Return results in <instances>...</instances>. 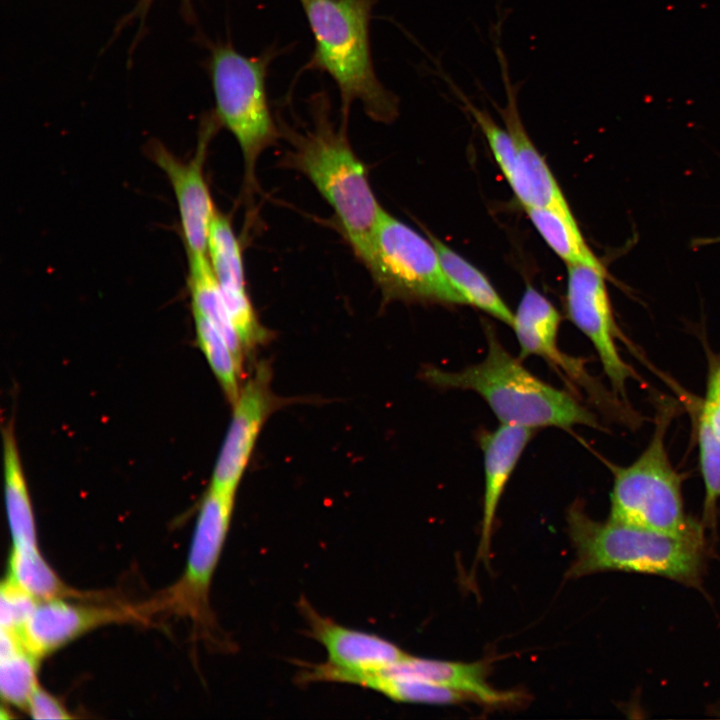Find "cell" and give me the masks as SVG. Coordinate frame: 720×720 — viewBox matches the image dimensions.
<instances>
[{
  "label": "cell",
  "mask_w": 720,
  "mask_h": 720,
  "mask_svg": "<svg viewBox=\"0 0 720 720\" xmlns=\"http://www.w3.org/2000/svg\"><path fill=\"white\" fill-rule=\"evenodd\" d=\"M575 558L566 577L607 571L655 575L700 588L707 566L705 529L669 534L607 519H592L575 501L567 512Z\"/></svg>",
  "instance_id": "obj_1"
},
{
  "label": "cell",
  "mask_w": 720,
  "mask_h": 720,
  "mask_svg": "<svg viewBox=\"0 0 720 720\" xmlns=\"http://www.w3.org/2000/svg\"><path fill=\"white\" fill-rule=\"evenodd\" d=\"M484 359L458 371L434 366L423 370V378L439 389L471 390L480 395L501 424L532 429L588 426L600 429L596 416L570 393L541 380L521 359L512 356L491 327H486Z\"/></svg>",
  "instance_id": "obj_2"
},
{
  "label": "cell",
  "mask_w": 720,
  "mask_h": 720,
  "mask_svg": "<svg viewBox=\"0 0 720 720\" xmlns=\"http://www.w3.org/2000/svg\"><path fill=\"white\" fill-rule=\"evenodd\" d=\"M313 126L291 131L285 162L306 176L333 209L354 253L365 252L383 208L365 166L353 151L344 127L335 128L327 98H313Z\"/></svg>",
  "instance_id": "obj_3"
},
{
  "label": "cell",
  "mask_w": 720,
  "mask_h": 720,
  "mask_svg": "<svg viewBox=\"0 0 720 720\" xmlns=\"http://www.w3.org/2000/svg\"><path fill=\"white\" fill-rule=\"evenodd\" d=\"M314 38L308 67L336 83L343 116L360 101L367 115L391 123L399 99L379 81L372 62L369 25L375 0H301Z\"/></svg>",
  "instance_id": "obj_4"
},
{
  "label": "cell",
  "mask_w": 720,
  "mask_h": 720,
  "mask_svg": "<svg viewBox=\"0 0 720 720\" xmlns=\"http://www.w3.org/2000/svg\"><path fill=\"white\" fill-rule=\"evenodd\" d=\"M673 408L660 407L654 433L631 464L613 468L609 519L669 534L705 529L685 511L683 478L670 462L665 435Z\"/></svg>",
  "instance_id": "obj_5"
},
{
  "label": "cell",
  "mask_w": 720,
  "mask_h": 720,
  "mask_svg": "<svg viewBox=\"0 0 720 720\" xmlns=\"http://www.w3.org/2000/svg\"><path fill=\"white\" fill-rule=\"evenodd\" d=\"M271 54L249 57L230 42L210 46L207 71L215 100L214 115L237 140L246 178L255 180L259 156L272 146L279 129L272 117L266 90Z\"/></svg>",
  "instance_id": "obj_6"
},
{
  "label": "cell",
  "mask_w": 720,
  "mask_h": 720,
  "mask_svg": "<svg viewBox=\"0 0 720 720\" xmlns=\"http://www.w3.org/2000/svg\"><path fill=\"white\" fill-rule=\"evenodd\" d=\"M360 261L388 300L464 304L430 239L384 209Z\"/></svg>",
  "instance_id": "obj_7"
},
{
  "label": "cell",
  "mask_w": 720,
  "mask_h": 720,
  "mask_svg": "<svg viewBox=\"0 0 720 720\" xmlns=\"http://www.w3.org/2000/svg\"><path fill=\"white\" fill-rule=\"evenodd\" d=\"M299 608L306 619L311 637L327 652V661L306 665L301 681L345 683L354 675L380 671L408 654L378 635L352 629L321 615L306 600Z\"/></svg>",
  "instance_id": "obj_8"
},
{
  "label": "cell",
  "mask_w": 720,
  "mask_h": 720,
  "mask_svg": "<svg viewBox=\"0 0 720 720\" xmlns=\"http://www.w3.org/2000/svg\"><path fill=\"white\" fill-rule=\"evenodd\" d=\"M605 268L568 265L566 308L571 322L594 346L615 393L625 398L626 382L634 376L621 357L619 335L605 284Z\"/></svg>",
  "instance_id": "obj_9"
},
{
  "label": "cell",
  "mask_w": 720,
  "mask_h": 720,
  "mask_svg": "<svg viewBox=\"0 0 720 720\" xmlns=\"http://www.w3.org/2000/svg\"><path fill=\"white\" fill-rule=\"evenodd\" d=\"M235 494L208 487L201 502L181 581L172 592L173 604L191 617L208 621L209 590L229 531Z\"/></svg>",
  "instance_id": "obj_10"
},
{
  "label": "cell",
  "mask_w": 720,
  "mask_h": 720,
  "mask_svg": "<svg viewBox=\"0 0 720 720\" xmlns=\"http://www.w3.org/2000/svg\"><path fill=\"white\" fill-rule=\"evenodd\" d=\"M218 121L215 115L201 125L197 151L182 161L162 144L151 146L153 161L167 176L177 201L186 252L189 258L208 256V238L216 213L204 175V161L209 140Z\"/></svg>",
  "instance_id": "obj_11"
},
{
  "label": "cell",
  "mask_w": 720,
  "mask_h": 720,
  "mask_svg": "<svg viewBox=\"0 0 720 720\" xmlns=\"http://www.w3.org/2000/svg\"><path fill=\"white\" fill-rule=\"evenodd\" d=\"M268 369L259 366L232 404V417L209 487L236 494L261 430L273 408Z\"/></svg>",
  "instance_id": "obj_12"
},
{
  "label": "cell",
  "mask_w": 720,
  "mask_h": 720,
  "mask_svg": "<svg viewBox=\"0 0 720 720\" xmlns=\"http://www.w3.org/2000/svg\"><path fill=\"white\" fill-rule=\"evenodd\" d=\"M500 23L495 26L493 46L500 67L506 94V105L499 106L486 95L502 117L516 149L521 180V193L517 198L522 208L546 207L568 211L570 207L544 158L529 137L518 109V92L521 83H513L509 74L506 54L499 43Z\"/></svg>",
  "instance_id": "obj_13"
},
{
  "label": "cell",
  "mask_w": 720,
  "mask_h": 720,
  "mask_svg": "<svg viewBox=\"0 0 720 720\" xmlns=\"http://www.w3.org/2000/svg\"><path fill=\"white\" fill-rule=\"evenodd\" d=\"M208 257L235 331L247 353L267 338L245 286L241 246L230 221L216 211L208 238Z\"/></svg>",
  "instance_id": "obj_14"
},
{
  "label": "cell",
  "mask_w": 720,
  "mask_h": 720,
  "mask_svg": "<svg viewBox=\"0 0 720 720\" xmlns=\"http://www.w3.org/2000/svg\"><path fill=\"white\" fill-rule=\"evenodd\" d=\"M131 616L122 609L85 606L63 598L39 600L20 634L27 650L40 659L94 628Z\"/></svg>",
  "instance_id": "obj_15"
},
{
  "label": "cell",
  "mask_w": 720,
  "mask_h": 720,
  "mask_svg": "<svg viewBox=\"0 0 720 720\" xmlns=\"http://www.w3.org/2000/svg\"><path fill=\"white\" fill-rule=\"evenodd\" d=\"M535 435V429L510 424L500 426L480 437L484 459V495L480 542L477 556L489 560L492 532L500 499L507 483Z\"/></svg>",
  "instance_id": "obj_16"
},
{
  "label": "cell",
  "mask_w": 720,
  "mask_h": 720,
  "mask_svg": "<svg viewBox=\"0 0 720 720\" xmlns=\"http://www.w3.org/2000/svg\"><path fill=\"white\" fill-rule=\"evenodd\" d=\"M382 670L458 691L469 700L488 707L518 705L523 698L519 692L502 691L491 686L487 680V665L480 661L468 663L408 654L404 659Z\"/></svg>",
  "instance_id": "obj_17"
},
{
  "label": "cell",
  "mask_w": 720,
  "mask_h": 720,
  "mask_svg": "<svg viewBox=\"0 0 720 720\" xmlns=\"http://www.w3.org/2000/svg\"><path fill=\"white\" fill-rule=\"evenodd\" d=\"M561 316L556 307L538 290L528 285L513 316V328L521 360L538 356L548 360L558 349Z\"/></svg>",
  "instance_id": "obj_18"
},
{
  "label": "cell",
  "mask_w": 720,
  "mask_h": 720,
  "mask_svg": "<svg viewBox=\"0 0 720 720\" xmlns=\"http://www.w3.org/2000/svg\"><path fill=\"white\" fill-rule=\"evenodd\" d=\"M426 234L438 253L447 279L464 304H470L511 326L514 313L511 312L487 277L436 236L428 231Z\"/></svg>",
  "instance_id": "obj_19"
},
{
  "label": "cell",
  "mask_w": 720,
  "mask_h": 720,
  "mask_svg": "<svg viewBox=\"0 0 720 720\" xmlns=\"http://www.w3.org/2000/svg\"><path fill=\"white\" fill-rule=\"evenodd\" d=\"M4 498L13 547H38L32 502L11 427L3 432Z\"/></svg>",
  "instance_id": "obj_20"
},
{
  "label": "cell",
  "mask_w": 720,
  "mask_h": 720,
  "mask_svg": "<svg viewBox=\"0 0 720 720\" xmlns=\"http://www.w3.org/2000/svg\"><path fill=\"white\" fill-rule=\"evenodd\" d=\"M525 211L544 241L567 265L604 268L587 245L571 210L530 207Z\"/></svg>",
  "instance_id": "obj_21"
},
{
  "label": "cell",
  "mask_w": 720,
  "mask_h": 720,
  "mask_svg": "<svg viewBox=\"0 0 720 720\" xmlns=\"http://www.w3.org/2000/svg\"><path fill=\"white\" fill-rule=\"evenodd\" d=\"M188 261L193 313L205 317L221 330L243 364L246 352L229 317L209 257H193Z\"/></svg>",
  "instance_id": "obj_22"
},
{
  "label": "cell",
  "mask_w": 720,
  "mask_h": 720,
  "mask_svg": "<svg viewBox=\"0 0 720 720\" xmlns=\"http://www.w3.org/2000/svg\"><path fill=\"white\" fill-rule=\"evenodd\" d=\"M345 684L359 685L402 703L451 705L469 700L458 691L383 670L349 677Z\"/></svg>",
  "instance_id": "obj_23"
},
{
  "label": "cell",
  "mask_w": 720,
  "mask_h": 720,
  "mask_svg": "<svg viewBox=\"0 0 720 720\" xmlns=\"http://www.w3.org/2000/svg\"><path fill=\"white\" fill-rule=\"evenodd\" d=\"M11 581L38 600L72 597V592L39 552L38 547H13L9 556Z\"/></svg>",
  "instance_id": "obj_24"
},
{
  "label": "cell",
  "mask_w": 720,
  "mask_h": 720,
  "mask_svg": "<svg viewBox=\"0 0 720 720\" xmlns=\"http://www.w3.org/2000/svg\"><path fill=\"white\" fill-rule=\"evenodd\" d=\"M198 345L204 354L227 399L233 404L241 390L243 364L228 340L212 322L193 313Z\"/></svg>",
  "instance_id": "obj_25"
},
{
  "label": "cell",
  "mask_w": 720,
  "mask_h": 720,
  "mask_svg": "<svg viewBox=\"0 0 720 720\" xmlns=\"http://www.w3.org/2000/svg\"><path fill=\"white\" fill-rule=\"evenodd\" d=\"M443 77L485 136L499 168L516 198H518L521 193V180L516 149L510 133L506 128L499 126L485 109H480L474 105L451 79L447 76Z\"/></svg>",
  "instance_id": "obj_26"
},
{
  "label": "cell",
  "mask_w": 720,
  "mask_h": 720,
  "mask_svg": "<svg viewBox=\"0 0 720 720\" xmlns=\"http://www.w3.org/2000/svg\"><path fill=\"white\" fill-rule=\"evenodd\" d=\"M38 658L26 647L0 659V692L9 704L26 708L39 686L37 682Z\"/></svg>",
  "instance_id": "obj_27"
},
{
  "label": "cell",
  "mask_w": 720,
  "mask_h": 720,
  "mask_svg": "<svg viewBox=\"0 0 720 720\" xmlns=\"http://www.w3.org/2000/svg\"><path fill=\"white\" fill-rule=\"evenodd\" d=\"M38 601V599L6 577L0 589L1 628L21 632Z\"/></svg>",
  "instance_id": "obj_28"
},
{
  "label": "cell",
  "mask_w": 720,
  "mask_h": 720,
  "mask_svg": "<svg viewBox=\"0 0 720 720\" xmlns=\"http://www.w3.org/2000/svg\"><path fill=\"white\" fill-rule=\"evenodd\" d=\"M698 415L706 419L720 437V356L709 360L706 393Z\"/></svg>",
  "instance_id": "obj_29"
},
{
  "label": "cell",
  "mask_w": 720,
  "mask_h": 720,
  "mask_svg": "<svg viewBox=\"0 0 720 720\" xmlns=\"http://www.w3.org/2000/svg\"><path fill=\"white\" fill-rule=\"evenodd\" d=\"M27 711L34 719H70L71 715L53 695L40 688H36L32 694Z\"/></svg>",
  "instance_id": "obj_30"
},
{
  "label": "cell",
  "mask_w": 720,
  "mask_h": 720,
  "mask_svg": "<svg viewBox=\"0 0 720 720\" xmlns=\"http://www.w3.org/2000/svg\"><path fill=\"white\" fill-rule=\"evenodd\" d=\"M154 0H139L136 6L132 9L131 12H129L126 16H124L120 22L117 25V28L115 30V33H118L125 25H128L131 21L135 19H140V28L138 30V36L137 41L140 39V34L142 33V27L144 20L147 16V13L152 5ZM182 3V11L183 15L186 20L193 21L194 20V13H193V5L192 0H181ZM135 39V41H136Z\"/></svg>",
  "instance_id": "obj_31"
}]
</instances>
